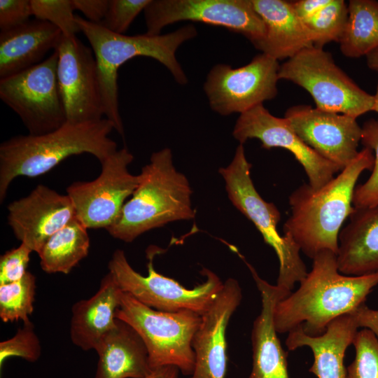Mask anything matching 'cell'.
Segmentation results:
<instances>
[{
  "label": "cell",
  "mask_w": 378,
  "mask_h": 378,
  "mask_svg": "<svg viewBox=\"0 0 378 378\" xmlns=\"http://www.w3.org/2000/svg\"><path fill=\"white\" fill-rule=\"evenodd\" d=\"M312 260V270L299 288L274 306L278 333L298 327L309 335H321L332 321L364 304L378 285V273L348 276L340 272L337 254L330 250L320 251Z\"/></svg>",
  "instance_id": "6da1fadb"
},
{
  "label": "cell",
  "mask_w": 378,
  "mask_h": 378,
  "mask_svg": "<svg viewBox=\"0 0 378 378\" xmlns=\"http://www.w3.org/2000/svg\"><path fill=\"white\" fill-rule=\"evenodd\" d=\"M373 151L366 147L356 159L323 187L314 190L303 183L289 195L291 213L284 224V236L310 258L323 250L336 254L344 222L354 209L356 182L365 170L373 168Z\"/></svg>",
  "instance_id": "7a4b0ae2"
},
{
  "label": "cell",
  "mask_w": 378,
  "mask_h": 378,
  "mask_svg": "<svg viewBox=\"0 0 378 378\" xmlns=\"http://www.w3.org/2000/svg\"><path fill=\"white\" fill-rule=\"evenodd\" d=\"M114 129L107 118L73 123L41 135H18L0 145V201L4 202L11 182L18 176L44 174L66 158L89 153L102 163L117 150L109 137Z\"/></svg>",
  "instance_id": "3957f363"
},
{
  "label": "cell",
  "mask_w": 378,
  "mask_h": 378,
  "mask_svg": "<svg viewBox=\"0 0 378 378\" xmlns=\"http://www.w3.org/2000/svg\"><path fill=\"white\" fill-rule=\"evenodd\" d=\"M76 22L88 40L96 59L104 115L122 137L124 127L119 111L117 82L120 66L138 56L151 57L163 64L178 83H188L176 52L183 43L196 36L194 26H183L157 36H127L113 33L78 15H76Z\"/></svg>",
  "instance_id": "277c9868"
},
{
  "label": "cell",
  "mask_w": 378,
  "mask_h": 378,
  "mask_svg": "<svg viewBox=\"0 0 378 378\" xmlns=\"http://www.w3.org/2000/svg\"><path fill=\"white\" fill-rule=\"evenodd\" d=\"M139 175V183L132 197L106 229L113 237L131 242L152 229L194 218L189 181L176 169L169 148L153 153Z\"/></svg>",
  "instance_id": "5b68a950"
},
{
  "label": "cell",
  "mask_w": 378,
  "mask_h": 378,
  "mask_svg": "<svg viewBox=\"0 0 378 378\" xmlns=\"http://www.w3.org/2000/svg\"><path fill=\"white\" fill-rule=\"evenodd\" d=\"M251 169L244 146L239 144L231 162L220 168L219 173L232 204L254 224L265 242L274 250L279 262L276 286L292 292L295 284L307 274L306 265L297 244L277 231L280 211L274 203L266 202L259 195L251 176Z\"/></svg>",
  "instance_id": "8992f818"
},
{
  "label": "cell",
  "mask_w": 378,
  "mask_h": 378,
  "mask_svg": "<svg viewBox=\"0 0 378 378\" xmlns=\"http://www.w3.org/2000/svg\"><path fill=\"white\" fill-rule=\"evenodd\" d=\"M115 318L127 323L141 337L152 370L172 365L186 376L192 374L195 363L192 340L201 315L190 311H158L122 292Z\"/></svg>",
  "instance_id": "52a82bcc"
},
{
  "label": "cell",
  "mask_w": 378,
  "mask_h": 378,
  "mask_svg": "<svg viewBox=\"0 0 378 378\" xmlns=\"http://www.w3.org/2000/svg\"><path fill=\"white\" fill-rule=\"evenodd\" d=\"M279 78L304 88L323 111L358 118L373 109L374 95L361 89L323 48L314 46L287 59L279 66Z\"/></svg>",
  "instance_id": "ba28073f"
},
{
  "label": "cell",
  "mask_w": 378,
  "mask_h": 378,
  "mask_svg": "<svg viewBox=\"0 0 378 378\" xmlns=\"http://www.w3.org/2000/svg\"><path fill=\"white\" fill-rule=\"evenodd\" d=\"M155 254V251L148 253V275L143 276L130 265L124 251L117 249L108 262V272L122 292L152 309L204 314L223 288L220 278L212 271L203 268L200 273L206 278L204 281L193 288H186L176 280L156 272L153 265Z\"/></svg>",
  "instance_id": "9c48e42d"
},
{
  "label": "cell",
  "mask_w": 378,
  "mask_h": 378,
  "mask_svg": "<svg viewBox=\"0 0 378 378\" xmlns=\"http://www.w3.org/2000/svg\"><path fill=\"white\" fill-rule=\"evenodd\" d=\"M56 50L41 63L0 79V99L21 119L29 134L51 132L67 120L57 82Z\"/></svg>",
  "instance_id": "30bf717a"
},
{
  "label": "cell",
  "mask_w": 378,
  "mask_h": 378,
  "mask_svg": "<svg viewBox=\"0 0 378 378\" xmlns=\"http://www.w3.org/2000/svg\"><path fill=\"white\" fill-rule=\"evenodd\" d=\"M144 13L149 36L160 35L164 27L181 21L223 27L242 34L255 48L265 36L251 0H150Z\"/></svg>",
  "instance_id": "8fae6325"
},
{
  "label": "cell",
  "mask_w": 378,
  "mask_h": 378,
  "mask_svg": "<svg viewBox=\"0 0 378 378\" xmlns=\"http://www.w3.org/2000/svg\"><path fill=\"white\" fill-rule=\"evenodd\" d=\"M133 155L117 150L102 163V171L91 181H76L66 188L76 217L88 228L110 227L117 220L125 200L139 183V175L128 170Z\"/></svg>",
  "instance_id": "7c38bea8"
},
{
  "label": "cell",
  "mask_w": 378,
  "mask_h": 378,
  "mask_svg": "<svg viewBox=\"0 0 378 378\" xmlns=\"http://www.w3.org/2000/svg\"><path fill=\"white\" fill-rule=\"evenodd\" d=\"M279 66L276 59L265 53L238 68L216 64L204 84L211 108L221 115L241 114L274 99L278 93Z\"/></svg>",
  "instance_id": "4fadbf2b"
},
{
  "label": "cell",
  "mask_w": 378,
  "mask_h": 378,
  "mask_svg": "<svg viewBox=\"0 0 378 378\" xmlns=\"http://www.w3.org/2000/svg\"><path fill=\"white\" fill-rule=\"evenodd\" d=\"M55 50L57 82L67 122L102 119L104 113L97 64L92 48L78 38L62 36Z\"/></svg>",
  "instance_id": "5bb4252c"
},
{
  "label": "cell",
  "mask_w": 378,
  "mask_h": 378,
  "mask_svg": "<svg viewBox=\"0 0 378 378\" xmlns=\"http://www.w3.org/2000/svg\"><path fill=\"white\" fill-rule=\"evenodd\" d=\"M232 135L239 144H244L248 139H256L265 149L281 148L290 151L302 166L309 185L314 190L323 187L337 172H340L337 165L307 146L285 118L273 115L263 104L239 115Z\"/></svg>",
  "instance_id": "9a60e30c"
},
{
  "label": "cell",
  "mask_w": 378,
  "mask_h": 378,
  "mask_svg": "<svg viewBox=\"0 0 378 378\" xmlns=\"http://www.w3.org/2000/svg\"><path fill=\"white\" fill-rule=\"evenodd\" d=\"M284 118L307 146L340 171L357 157L362 133L357 118L306 104L288 108Z\"/></svg>",
  "instance_id": "2e32d148"
},
{
  "label": "cell",
  "mask_w": 378,
  "mask_h": 378,
  "mask_svg": "<svg viewBox=\"0 0 378 378\" xmlns=\"http://www.w3.org/2000/svg\"><path fill=\"white\" fill-rule=\"evenodd\" d=\"M8 224L15 237L37 253L47 240L76 217L68 195L38 185L7 207Z\"/></svg>",
  "instance_id": "e0dca14e"
},
{
  "label": "cell",
  "mask_w": 378,
  "mask_h": 378,
  "mask_svg": "<svg viewBox=\"0 0 378 378\" xmlns=\"http://www.w3.org/2000/svg\"><path fill=\"white\" fill-rule=\"evenodd\" d=\"M242 298L239 282L227 279L202 320L193 340L195 368L190 378H225L227 370L228 322Z\"/></svg>",
  "instance_id": "ac0fdd59"
},
{
  "label": "cell",
  "mask_w": 378,
  "mask_h": 378,
  "mask_svg": "<svg viewBox=\"0 0 378 378\" xmlns=\"http://www.w3.org/2000/svg\"><path fill=\"white\" fill-rule=\"evenodd\" d=\"M248 266L261 296V311L253 322L251 341L253 366L248 378H289L286 354L277 336L273 321L276 304L290 293L262 279Z\"/></svg>",
  "instance_id": "d6986e66"
},
{
  "label": "cell",
  "mask_w": 378,
  "mask_h": 378,
  "mask_svg": "<svg viewBox=\"0 0 378 378\" xmlns=\"http://www.w3.org/2000/svg\"><path fill=\"white\" fill-rule=\"evenodd\" d=\"M358 328L351 312L332 321L321 335L311 336L300 328H294L288 332L286 345L290 351L302 346L312 349L314 362L309 371L318 378H346L345 352Z\"/></svg>",
  "instance_id": "ffe728a7"
},
{
  "label": "cell",
  "mask_w": 378,
  "mask_h": 378,
  "mask_svg": "<svg viewBox=\"0 0 378 378\" xmlns=\"http://www.w3.org/2000/svg\"><path fill=\"white\" fill-rule=\"evenodd\" d=\"M122 290L108 272L97 291L71 307L69 333L72 343L83 351L95 350L103 337L114 328Z\"/></svg>",
  "instance_id": "44dd1931"
},
{
  "label": "cell",
  "mask_w": 378,
  "mask_h": 378,
  "mask_svg": "<svg viewBox=\"0 0 378 378\" xmlns=\"http://www.w3.org/2000/svg\"><path fill=\"white\" fill-rule=\"evenodd\" d=\"M337 262L345 275L378 273V206H354L339 234Z\"/></svg>",
  "instance_id": "7402d4cb"
},
{
  "label": "cell",
  "mask_w": 378,
  "mask_h": 378,
  "mask_svg": "<svg viewBox=\"0 0 378 378\" xmlns=\"http://www.w3.org/2000/svg\"><path fill=\"white\" fill-rule=\"evenodd\" d=\"M265 27L263 41L256 48L277 61L288 59L314 46L312 34L294 10L291 1L251 0Z\"/></svg>",
  "instance_id": "603a6c76"
},
{
  "label": "cell",
  "mask_w": 378,
  "mask_h": 378,
  "mask_svg": "<svg viewBox=\"0 0 378 378\" xmlns=\"http://www.w3.org/2000/svg\"><path fill=\"white\" fill-rule=\"evenodd\" d=\"M62 36L52 24L29 20L13 29L0 33V78H4L31 68L57 48Z\"/></svg>",
  "instance_id": "cb8c5ba5"
},
{
  "label": "cell",
  "mask_w": 378,
  "mask_h": 378,
  "mask_svg": "<svg viewBox=\"0 0 378 378\" xmlns=\"http://www.w3.org/2000/svg\"><path fill=\"white\" fill-rule=\"evenodd\" d=\"M94 351L98 361L94 378H145L153 371L141 337L117 318Z\"/></svg>",
  "instance_id": "d4e9b609"
},
{
  "label": "cell",
  "mask_w": 378,
  "mask_h": 378,
  "mask_svg": "<svg viewBox=\"0 0 378 378\" xmlns=\"http://www.w3.org/2000/svg\"><path fill=\"white\" fill-rule=\"evenodd\" d=\"M88 228L76 218L52 235L38 253L41 269L67 274L89 252Z\"/></svg>",
  "instance_id": "484cf974"
},
{
  "label": "cell",
  "mask_w": 378,
  "mask_h": 378,
  "mask_svg": "<svg viewBox=\"0 0 378 378\" xmlns=\"http://www.w3.org/2000/svg\"><path fill=\"white\" fill-rule=\"evenodd\" d=\"M348 20L339 42L342 53L349 58L367 56L378 48V1L350 0Z\"/></svg>",
  "instance_id": "4316f807"
},
{
  "label": "cell",
  "mask_w": 378,
  "mask_h": 378,
  "mask_svg": "<svg viewBox=\"0 0 378 378\" xmlns=\"http://www.w3.org/2000/svg\"><path fill=\"white\" fill-rule=\"evenodd\" d=\"M36 277L27 271L20 280L0 285V318L4 323L30 322L36 294Z\"/></svg>",
  "instance_id": "83f0119b"
},
{
  "label": "cell",
  "mask_w": 378,
  "mask_h": 378,
  "mask_svg": "<svg viewBox=\"0 0 378 378\" xmlns=\"http://www.w3.org/2000/svg\"><path fill=\"white\" fill-rule=\"evenodd\" d=\"M348 15V4L344 0H331L318 13L305 21L312 34L314 46L323 48L330 42L339 43L346 25Z\"/></svg>",
  "instance_id": "f1b7e54d"
},
{
  "label": "cell",
  "mask_w": 378,
  "mask_h": 378,
  "mask_svg": "<svg viewBox=\"0 0 378 378\" xmlns=\"http://www.w3.org/2000/svg\"><path fill=\"white\" fill-rule=\"evenodd\" d=\"M360 143L373 151L374 162L372 173L362 184L356 186L353 196L354 207L378 206V119H370L361 127Z\"/></svg>",
  "instance_id": "f546056e"
},
{
  "label": "cell",
  "mask_w": 378,
  "mask_h": 378,
  "mask_svg": "<svg viewBox=\"0 0 378 378\" xmlns=\"http://www.w3.org/2000/svg\"><path fill=\"white\" fill-rule=\"evenodd\" d=\"M32 15L58 28L62 36L74 39L80 31L73 0H30Z\"/></svg>",
  "instance_id": "4dcf8cb0"
},
{
  "label": "cell",
  "mask_w": 378,
  "mask_h": 378,
  "mask_svg": "<svg viewBox=\"0 0 378 378\" xmlns=\"http://www.w3.org/2000/svg\"><path fill=\"white\" fill-rule=\"evenodd\" d=\"M352 344L356 356L346 378H378V339L374 334L367 328L358 330Z\"/></svg>",
  "instance_id": "1f68e13d"
},
{
  "label": "cell",
  "mask_w": 378,
  "mask_h": 378,
  "mask_svg": "<svg viewBox=\"0 0 378 378\" xmlns=\"http://www.w3.org/2000/svg\"><path fill=\"white\" fill-rule=\"evenodd\" d=\"M41 355V342L31 321L24 323L12 337L0 342L1 369L5 360L10 357H20L34 363Z\"/></svg>",
  "instance_id": "d6a6232c"
},
{
  "label": "cell",
  "mask_w": 378,
  "mask_h": 378,
  "mask_svg": "<svg viewBox=\"0 0 378 378\" xmlns=\"http://www.w3.org/2000/svg\"><path fill=\"white\" fill-rule=\"evenodd\" d=\"M150 0H108L106 16L100 24L106 29L124 34Z\"/></svg>",
  "instance_id": "836d02e7"
},
{
  "label": "cell",
  "mask_w": 378,
  "mask_h": 378,
  "mask_svg": "<svg viewBox=\"0 0 378 378\" xmlns=\"http://www.w3.org/2000/svg\"><path fill=\"white\" fill-rule=\"evenodd\" d=\"M31 249L25 244L6 251L0 257V285L20 280L27 272Z\"/></svg>",
  "instance_id": "e575fe53"
},
{
  "label": "cell",
  "mask_w": 378,
  "mask_h": 378,
  "mask_svg": "<svg viewBox=\"0 0 378 378\" xmlns=\"http://www.w3.org/2000/svg\"><path fill=\"white\" fill-rule=\"evenodd\" d=\"M31 15L30 0H0L1 32L20 27Z\"/></svg>",
  "instance_id": "d590c367"
},
{
  "label": "cell",
  "mask_w": 378,
  "mask_h": 378,
  "mask_svg": "<svg viewBox=\"0 0 378 378\" xmlns=\"http://www.w3.org/2000/svg\"><path fill=\"white\" fill-rule=\"evenodd\" d=\"M73 4L88 21L100 24L106 16L108 0H73Z\"/></svg>",
  "instance_id": "8d00e7d4"
},
{
  "label": "cell",
  "mask_w": 378,
  "mask_h": 378,
  "mask_svg": "<svg viewBox=\"0 0 378 378\" xmlns=\"http://www.w3.org/2000/svg\"><path fill=\"white\" fill-rule=\"evenodd\" d=\"M352 313L358 327L371 330L378 339V310L372 309L364 303Z\"/></svg>",
  "instance_id": "74e56055"
},
{
  "label": "cell",
  "mask_w": 378,
  "mask_h": 378,
  "mask_svg": "<svg viewBox=\"0 0 378 378\" xmlns=\"http://www.w3.org/2000/svg\"><path fill=\"white\" fill-rule=\"evenodd\" d=\"M331 0H298L291 1V4L296 14L305 22L318 13Z\"/></svg>",
  "instance_id": "f35d334b"
},
{
  "label": "cell",
  "mask_w": 378,
  "mask_h": 378,
  "mask_svg": "<svg viewBox=\"0 0 378 378\" xmlns=\"http://www.w3.org/2000/svg\"><path fill=\"white\" fill-rule=\"evenodd\" d=\"M179 370L172 365L163 366L153 370L145 378H178Z\"/></svg>",
  "instance_id": "ab89813d"
},
{
  "label": "cell",
  "mask_w": 378,
  "mask_h": 378,
  "mask_svg": "<svg viewBox=\"0 0 378 378\" xmlns=\"http://www.w3.org/2000/svg\"><path fill=\"white\" fill-rule=\"evenodd\" d=\"M366 61L368 66L378 74V48L366 56Z\"/></svg>",
  "instance_id": "60d3db41"
},
{
  "label": "cell",
  "mask_w": 378,
  "mask_h": 378,
  "mask_svg": "<svg viewBox=\"0 0 378 378\" xmlns=\"http://www.w3.org/2000/svg\"><path fill=\"white\" fill-rule=\"evenodd\" d=\"M374 104L372 111L378 113V83L377 85L376 92H375V94L374 95Z\"/></svg>",
  "instance_id": "b9f144b4"
}]
</instances>
